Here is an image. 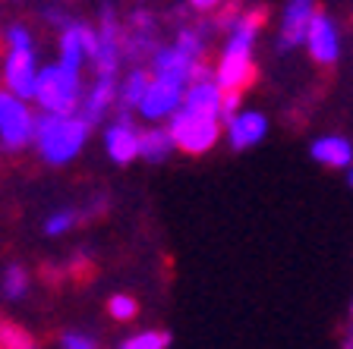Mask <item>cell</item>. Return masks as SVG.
<instances>
[{
  "label": "cell",
  "mask_w": 353,
  "mask_h": 349,
  "mask_svg": "<svg viewBox=\"0 0 353 349\" xmlns=\"http://www.w3.org/2000/svg\"><path fill=\"white\" fill-rule=\"evenodd\" d=\"M88 120L82 114H48L35 120V142L48 164H66L82 151L88 138Z\"/></svg>",
  "instance_id": "obj_1"
},
{
  "label": "cell",
  "mask_w": 353,
  "mask_h": 349,
  "mask_svg": "<svg viewBox=\"0 0 353 349\" xmlns=\"http://www.w3.org/2000/svg\"><path fill=\"white\" fill-rule=\"evenodd\" d=\"M35 101L48 114H76V107L82 104L79 70H70L63 63L44 66L41 73H38Z\"/></svg>",
  "instance_id": "obj_2"
},
{
  "label": "cell",
  "mask_w": 353,
  "mask_h": 349,
  "mask_svg": "<svg viewBox=\"0 0 353 349\" xmlns=\"http://www.w3.org/2000/svg\"><path fill=\"white\" fill-rule=\"evenodd\" d=\"M221 116L212 114H199V110L190 107H180L174 116H170V132L176 138V148L186 154H205L214 148L221 136V126H218Z\"/></svg>",
  "instance_id": "obj_3"
},
{
  "label": "cell",
  "mask_w": 353,
  "mask_h": 349,
  "mask_svg": "<svg viewBox=\"0 0 353 349\" xmlns=\"http://www.w3.org/2000/svg\"><path fill=\"white\" fill-rule=\"evenodd\" d=\"M252 41L256 35H246V32H234L221 51L218 70H214V79L224 92H240V88L250 85L252 79Z\"/></svg>",
  "instance_id": "obj_4"
},
{
  "label": "cell",
  "mask_w": 353,
  "mask_h": 349,
  "mask_svg": "<svg viewBox=\"0 0 353 349\" xmlns=\"http://www.w3.org/2000/svg\"><path fill=\"white\" fill-rule=\"evenodd\" d=\"M29 138H35V116L26 107V98L16 92H0V142L7 151L22 148Z\"/></svg>",
  "instance_id": "obj_5"
},
{
  "label": "cell",
  "mask_w": 353,
  "mask_h": 349,
  "mask_svg": "<svg viewBox=\"0 0 353 349\" xmlns=\"http://www.w3.org/2000/svg\"><path fill=\"white\" fill-rule=\"evenodd\" d=\"M98 54H95V73L98 76H117L120 70V57H123V38H120V25L114 19V10L104 7L101 13V25H98Z\"/></svg>",
  "instance_id": "obj_6"
},
{
  "label": "cell",
  "mask_w": 353,
  "mask_h": 349,
  "mask_svg": "<svg viewBox=\"0 0 353 349\" xmlns=\"http://www.w3.org/2000/svg\"><path fill=\"white\" fill-rule=\"evenodd\" d=\"M180 107H183V85H174V82L154 76L136 110L145 120H164V116H174Z\"/></svg>",
  "instance_id": "obj_7"
},
{
  "label": "cell",
  "mask_w": 353,
  "mask_h": 349,
  "mask_svg": "<svg viewBox=\"0 0 353 349\" xmlns=\"http://www.w3.org/2000/svg\"><path fill=\"white\" fill-rule=\"evenodd\" d=\"M38 70L35 57H32V47H10L7 66H3V79H7V88L16 92L19 98H35V85H38Z\"/></svg>",
  "instance_id": "obj_8"
},
{
  "label": "cell",
  "mask_w": 353,
  "mask_h": 349,
  "mask_svg": "<svg viewBox=\"0 0 353 349\" xmlns=\"http://www.w3.org/2000/svg\"><path fill=\"white\" fill-rule=\"evenodd\" d=\"M196 57H190V54L183 51V47H158L152 57V70L158 79H168L174 82V85H186V82H192V73H196Z\"/></svg>",
  "instance_id": "obj_9"
},
{
  "label": "cell",
  "mask_w": 353,
  "mask_h": 349,
  "mask_svg": "<svg viewBox=\"0 0 353 349\" xmlns=\"http://www.w3.org/2000/svg\"><path fill=\"white\" fill-rule=\"evenodd\" d=\"M306 44H309V54L316 63H334L338 60V29L334 22L328 19L325 13H316L312 22H309V32H306Z\"/></svg>",
  "instance_id": "obj_10"
},
{
  "label": "cell",
  "mask_w": 353,
  "mask_h": 349,
  "mask_svg": "<svg viewBox=\"0 0 353 349\" xmlns=\"http://www.w3.org/2000/svg\"><path fill=\"white\" fill-rule=\"evenodd\" d=\"M316 10L312 0H290L284 7V19H281V47H296L300 41H306L309 22H312Z\"/></svg>",
  "instance_id": "obj_11"
},
{
  "label": "cell",
  "mask_w": 353,
  "mask_h": 349,
  "mask_svg": "<svg viewBox=\"0 0 353 349\" xmlns=\"http://www.w3.org/2000/svg\"><path fill=\"white\" fill-rule=\"evenodd\" d=\"M268 132V120H265L259 110H243L234 120H228V138L236 151H246V148L259 145Z\"/></svg>",
  "instance_id": "obj_12"
},
{
  "label": "cell",
  "mask_w": 353,
  "mask_h": 349,
  "mask_svg": "<svg viewBox=\"0 0 353 349\" xmlns=\"http://www.w3.org/2000/svg\"><path fill=\"white\" fill-rule=\"evenodd\" d=\"M104 148L114 158V164H130L132 158H139V132L130 126V120H120V123L108 126L104 132Z\"/></svg>",
  "instance_id": "obj_13"
},
{
  "label": "cell",
  "mask_w": 353,
  "mask_h": 349,
  "mask_svg": "<svg viewBox=\"0 0 353 349\" xmlns=\"http://www.w3.org/2000/svg\"><path fill=\"white\" fill-rule=\"evenodd\" d=\"M183 107L199 110V114L221 116V107H224V88L218 85V79L190 82V88L183 92Z\"/></svg>",
  "instance_id": "obj_14"
},
{
  "label": "cell",
  "mask_w": 353,
  "mask_h": 349,
  "mask_svg": "<svg viewBox=\"0 0 353 349\" xmlns=\"http://www.w3.org/2000/svg\"><path fill=\"white\" fill-rule=\"evenodd\" d=\"M120 95V85H117V76H98V82L92 85V92L85 95V101L79 104V114L85 116L88 123H98L108 107L114 104V98Z\"/></svg>",
  "instance_id": "obj_15"
},
{
  "label": "cell",
  "mask_w": 353,
  "mask_h": 349,
  "mask_svg": "<svg viewBox=\"0 0 353 349\" xmlns=\"http://www.w3.org/2000/svg\"><path fill=\"white\" fill-rule=\"evenodd\" d=\"M312 158L325 167H350L353 160V145L341 136H325L319 142H312Z\"/></svg>",
  "instance_id": "obj_16"
},
{
  "label": "cell",
  "mask_w": 353,
  "mask_h": 349,
  "mask_svg": "<svg viewBox=\"0 0 353 349\" xmlns=\"http://www.w3.org/2000/svg\"><path fill=\"white\" fill-rule=\"evenodd\" d=\"M176 148V138L170 129H148V132H139V158L152 160V164H158V160H164L170 151Z\"/></svg>",
  "instance_id": "obj_17"
},
{
  "label": "cell",
  "mask_w": 353,
  "mask_h": 349,
  "mask_svg": "<svg viewBox=\"0 0 353 349\" xmlns=\"http://www.w3.org/2000/svg\"><path fill=\"white\" fill-rule=\"evenodd\" d=\"M85 41H82V22H70L60 35V63L70 70H79L85 60Z\"/></svg>",
  "instance_id": "obj_18"
},
{
  "label": "cell",
  "mask_w": 353,
  "mask_h": 349,
  "mask_svg": "<svg viewBox=\"0 0 353 349\" xmlns=\"http://www.w3.org/2000/svg\"><path fill=\"white\" fill-rule=\"evenodd\" d=\"M148 85H152V79H148L145 70H132V73L123 79V85H120V95H117L120 104H123V107H139V101L148 92Z\"/></svg>",
  "instance_id": "obj_19"
},
{
  "label": "cell",
  "mask_w": 353,
  "mask_h": 349,
  "mask_svg": "<svg viewBox=\"0 0 353 349\" xmlns=\"http://www.w3.org/2000/svg\"><path fill=\"white\" fill-rule=\"evenodd\" d=\"M168 346H170V337L164 330H142V334L123 340V349H168Z\"/></svg>",
  "instance_id": "obj_20"
},
{
  "label": "cell",
  "mask_w": 353,
  "mask_h": 349,
  "mask_svg": "<svg viewBox=\"0 0 353 349\" xmlns=\"http://www.w3.org/2000/svg\"><path fill=\"white\" fill-rule=\"evenodd\" d=\"M26 286H29L26 271H22L19 264H10V268L3 271V296L7 299H22L26 296Z\"/></svg>",
  "instance_id": "obj_21"
},
{
  "label": "cell",
  "mask_w": 353,
  "mask_h": 349,
  "mask_svg": "<svg viewBox=\"0 0 353 349\" xmlns=\"http://www.w3.org/2000/svg\"><path fill=\"white\" fill-rule=\"evenodd\" d=\"M108 312L114 321H132L136 312H139V306H136V299H130V296H110Z\"/></svg>",
  "instance_id": "obj_22"
},
{
  "label": "cell",
  "mask_w": 353,
  "mask_h": 349,
  "mask_svg": "<svg viewBox=\"0 0 353 349\" xmlns=\"http://www.w3.org/2000/svg\"><path fill=\"white\" fill-rule=\"evenodd\" d=\"M0 346H10V349H29L35 346V340L32 337H26V330L16 328V324H0Z\"/></svg>",
  "instance_id": "obj_23"
},
{
  "label": "cell",
  "mask_w": 353,
  "mask_h": 349,
  "mask_svg": "<svg viewBox=\"0 0 353 349\" xmlns=\"http://www.w3.org/2000/svg\"><path fill=\"white\" fill-rule=\"evenodd\" d=\"M73 224H76L73 211H57V214H51V218L44 220V233H48V236H63Z\"/></svg>",
  "instance_id": "obj_24"
},
{
  "label": "cell",
  "mask_w": 353,
  "mask_h": 349,
  "mask_svg": "<svg viewBox=\"0 0 353 349\" xmlns=\"http://www.w3.org/2000/svg\"><path fill=\"white\" fill-rule=\"evenodd\" d=\"M174 44H176V47H183V51L190 54V57H196V60L202 57V38H199L192 29H183V32H180Z\"/></svg>",
  "instance_id": "obj_25"
},
{
  "label": "cell",
  "mask_w": 353,
  "mask_h": 349,
  "mask_svg": "<svg viewBox=\"0 0 353 349\" xmlns=\"http://www.w3.org/2000/svg\"><path fill=\"white\" fill-rule=\"evenodd\" d=\"M7 41H10V47H32L29 29H26V25H19V22L7 29Z\"/></svg>",
  "instance_id": "obj_26"
},
{
  "label": "cell",
  "mask_w": 353,
  "mask_h": 349,
  "mask_svg": "<svg viewBox=\"0 0 353 349\" xmlns=\"http://www.w3.org/2000/svg\"><path fill=\"white\" fill-rule=\"evenodd\" d=\"M63 346L66 349H95V340H92V337H82V334H66Z\"/></svg>",
  "instance_id": "obj_27"
},
{
  "label": "cell",
  "mask_w": 353,
  "mask_h": 349,
  "mask_svg": "<svg viewBox=\"0 0 353 349\" xmlns=\"http://www.w3.org/2000/svg\"><path fill=\"white\" fill-rule=\"evenodd\" d=\"M236 104H240V92H224V107H221V116H224V120H234Z\"/></svg>",
  "instance_id": "obj_28"
},
{
  "label": "cell",
  "mask_w": 353,
  "mask_h": 349,
  "mask_svg": "<svg viewBox=\"0 0 353 349\" xmlns=\"http://www.w3.org/2000/svg\"><path fill=\"white\" fill-rule=\"evenodd\" d=\"M221 0H190V7L199 10V13H208V10H214Z\"/></svg>",
  "instance_id": "obj_29"
},
{
  "label": "cell",
  "mask_w": 353,
  "mask_h": 349,
  "mask_svg": "<svg viewBox=\"0 0 353 349\" xmlns=\"http://www.w3.org/2000/svg\"><path fill=\"white\" fill-rule=\"evenodd\" d=\"M347 182H350V189H353V170H350V176H347Z\"/></svg>",
  "instance_id": "obj_30"
}]
</instances>
